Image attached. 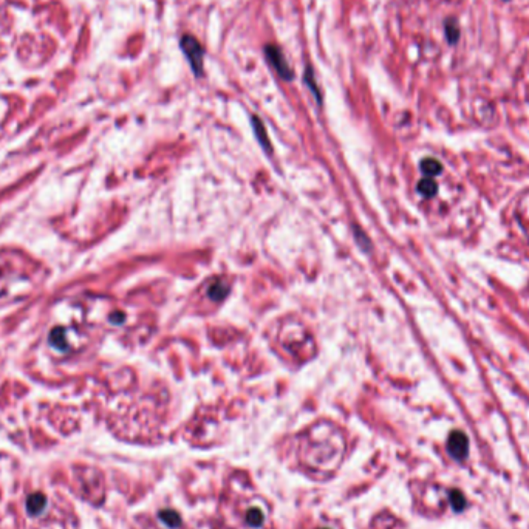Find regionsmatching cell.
I'll list each match as a JSON object with an SVG mask.
<instances>
[{"instance_id":"obj_1","label":"cell","mask_w":529,"mask_h":529,"mask_svg":"<svg viewBox=\"0 0 529 529\" xmlns=\"http://www.w3.org/2000/svg\"><path fill=\"white\" fill-rule=\"evenodd\" d=\"M179 47H181L184 56L187 58L194 75L197 78H202L205 71V48L202 47V44L192 34H184L179 39Z\"/></svg>"},{"instance_id":"obj_2","label":"cell","mask_w":529,"mask_h":529,"mask_svg":"<svg viewBox=\"0 0 529 529\" xmlns=\"http://www.w3.org/2000/svg\"><path fill=\"white\" fill-rule=\"evenodd\" d=\"M263 53H264V56H266L268 62L274 67V70L277 71V75L282 79H285V81H293L294 79V71L288 65V62H287V59H285L280 47L268 44V45H264Z\"/></svg>"},{"instance_id":"obj_3","label":"cell","mask_w":529,"mask_h":529,"mask_svg":"<svg viewBox=\"0 0 529 529\" xmlns=\"http://www.w3.org/2000/svg\"><path fill=\"white\" fill-rule=\"evenodd\" d=\"M447 450L455 460H464L469 452V440L461 430H453L447 440Z\"/></svg>"},{"instance_id":"obj_4","label":"cell","mask_w":529,"mask_h":529,"mask_svg":"<svg viewBox=\"0 0 529 529\" xmlns=\"http://www.w3.org/2000/svg\"><path fill=\"white\" fill-rule=\"evenodd\" d=\"M45 504H47V499L45 495L42 494H33L29 497V499L27 500V511L29 514H40L42 511L45 509Z\"/></svg>"},{"instance_id":"obj_5","label":"cell","mask_w":529,"mask_h":529,"mask_svg":"<svg viewBox=\"0 0 529 529\" xmlns=\"http://www.w3.org/2000/svg\"><path fill=\"white\" fill-rule=\"evenodd\" d=\"M421 171H422V174H424L426 176L433 178L435 175L441 174L442 167H441V163H440V161L433 160V158H426V160L421 163Z\"/></svg>"},{"instance_id":"obj_6","label":"cell","mask_w":529,"mask_h":529,"mask_svg":"<svg viewBox=\"0 0 529 529\" xmlns=\"http://www.w3.org/2000/svg\"><path fill=\"white\" fill-rule=\"evenodd\" d=\"M438 190V186L435 183V179L433 178H422L421 181L418 183V192L422 195V197H433L437 194Z\"/></svg>"},{"instance_id":"obj_7","label":"cell","mask_w":529,"mask_h":529,"mask_svg":"<svg viewBox=\"0 0 529 529\" xmlns=\"http://www.w3.org/2000/svg\"><path fill=\"white\" fill-rule=\"evenodd\" d=\"M303 81H305V84H306V86H308V88L313 91V94H314V96H316V99H317V102H322V94H321V91H319V87H317V84H316V79H314V71H313V68L310 67V65H306V70H305V76H303Z\"/></svg>"},{"instance_id":"obj_8","label":"cell","mask_w":529,"mask_h":529,"mask_svg":"<svg viewBox=\"0 0 529 529\" xmlns=\"http://www.w3.org/2000/svg\"><path fill=\"white\" fill-rule=\"evenodd\" d=\"M251 121H252L254 132H256L259 141H260L263 146H266L268 149H269V140H268V136H266V130H264V125L262 124V121L257 118V116H252V119H251Z\"/></svg>"},{"instance_id":"obj_9","label":"cell","mask_w":529,"mask_h":529,"mask_svg":"<svg viewBox=\"0 0 529 529\" xmlns=\"http://www.w3.org/2000/svg\"><path fill=\"white\" fill-rule=\"evenodd\" d=\"M449 499L455 511H463L466 507V499H464V495L460 491H450Z\"/></svg>"},{"instance_id":"obj_10","label":"cell","mask_w":529,"mask_h":529,"mask_svg":"<svg viewBox=\"0 0 529 529\" xmlns=\"http://www.w3.org/2000/svg\"><path fill=\"white\" fill-rule=\"evenodd\" d=\"M226 290H228V288L225 287L223 283L217 282V283H214L212 287L209 288V295H210V297H212L214 300H221V299H223L225 295H226Z\"/></svg>"},{"instance_id":"obj_11","label":"cell","mask_w":529,"mask_h":529,"mask_svg":"<svg viewBox=\"0 0 529 529\" xmlns=\"http://www.w3.org/2000/svg\"><path fill=\"white\" fill-rule=\"evenodd\" d=\"M458 34H460V31H458L457 24L452 22V20H449V22L446 24V36H447L450 44H455V42L458 40Z\"/></svg>"}]
</instances>
